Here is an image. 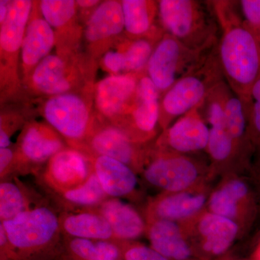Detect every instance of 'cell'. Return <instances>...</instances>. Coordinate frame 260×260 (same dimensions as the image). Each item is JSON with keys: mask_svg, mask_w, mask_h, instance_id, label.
<instances>
[{"mask_svg": "<svg viewBox=\"0 0 260 260\" xmlns=\"http://www.w3.org/2000/svg\"><path fill=\"white\" fill-rule=\"evenodd\" d=\"M210 2L220 27L217 53L224 78L246 101L260 77V41L243 21L237 1Z\"/></svg>", "mask_w": 260, "mask_h": 260, "instance_id": "6da1fadb", "label": "cell"}, {"mask_svg": "<svg viewBox=\"0 0 260 260\" xmlns=\"http://www.w3.org/2000/svg\"><path fill=\"white\" fill-rule=\"evenodd\" d=\"M158 20L165 34L193 50L208 51L218 45L220 27L210 1L160 0Z\"/></svg>", "mask_w": 260, "mask_h": 260, "instance_id": "7a4b0ae2", "label": "cell"}, {"mask_svg": "<svg viewBox=\"0 0 260 260\" xmlns=\"http://www.w3.org/2000/svg\"><path fill=\"white\" fill-rule=\"evenodd\" d=\"M1 223L18 260L55 259L62 234L51 207H37Z\"/></svg>", "mask_w": 260, "mask_h": 260, "instance_id": "3957f363", "label": "cell"}, {"mask_svg": "<svg viewBox=\"0 0 260 260\" xmlns=\"http://www.w3.org/2000/svg\"><path fill=\"white\" fill-rule=\"evenodd\" d=\"M224 81L216 47L162 95L159 119L160 131L181 116L198 109Z\"/></svg>", "mask_w": 260, "mask_h": 260, "instance_id": "277c9868", "label": "cell"}, {"mask_svg": "<svg viewBox=\"0 0 260 260\" xmlns=\"http://www.w3.org/2000/svg\"><path fill=\"white\" fill-rule=\"evenodd\" d=\"M140 174L160 192L189 190L208 184L213 177L210 165L191 155L159 150L154 148L153 142Z\"/></svg>", "mask_w": 260, "mask_h": 260, "instance_id": "5b68a950", "label": "cell"}, {"mask_svg": "<svg viewBox=\"0 0 260 260\" xmlns=\"http://www.w3.org/2000/svg\"><path fill=\"white\" fill-rule=\"evenodd\" d=\"M229 86L226 82L218 85L198 108L209 128L207 153L213 177L218 173H236L238 164L244 158L229 133L224 115V101Z\"/></svg>", "mask_w": 260, "mask_h": 260, "instance_id": "8992f818", "label": "cell"}, {"mask_svg": "<svg viewBox=\"0 0 260 260\" xmlns=\"http://www.w3.org/2000/svg\"><path fill=\"white\" fill-rule=\"evenodd\" d=\"M34 2L11 1L9 13L0 25L1 100L16 93L20 87V52Z\"/></svg>", "mask_w": 260, "mask_h": 260, "instance_id": "52a82bcc", "label": "cell"}, {"mask_svg": "<svg viewBox=\"0 0 260 260\" xmlns=\"http://www.w3.org/2000/svg\"><path fill=\"white\" fill-rule=\"evenodd\" d=\"M43 115L67 144L76 150L83 145L97 123L90 102L83 95L75 93L49 97L43 107Z\"/></svg>", "mask_w": 260, "mask_h": 260, "instance_id": "ba28073f", "label": "cell"}, {"mask_svg": "<svg viewBox=\"0 0 260 260\" xmlns=\"http://www.w3.org/2000/svg\"><path fill=\"white\" fill-rule=\"evenodd\" d=\"M161 96L148 75H140L134 101L121 117L112 123L133 143L146 145L160 134V102ZM161 132V131H160Z\"/></svg>", "mask_w": 260, "mask_h": 260, "instance_id": "9c48e42d", "label": "cell"}, {"mask_svg": "<svg viewBox=\"0 0 260 260\" xmlns=\"http://www.w3.org/2000/svg\"><path fill=\"white\" fill-rule=\"evenodd\" d=\"M210 51L193 50L164 32L154 48L145 74L162 97L178 80L194 69Z\"/></svg>", "mask_w": 260, "mask_h": 260, "instance_id": "30bf717a", "label": "cell"}, {"mask_svg": "<svg viewBox=\"0 0 260 260\" xmlns=\"http://www.w3.org/2000/svg\"><path fill=\"white\" fill-rule=\"evenodd\" d=\"M64 148L62 137L49 124L31 121L25 124L15 148L14 177L39 174L43 165Z\"/></svg>", "mask_w": 260, "mask_h": 260, "instance_id": "8fae6325", "label": "cell"}, {"mask_svg": "<svg viewBox=\"0 0 260 260\" xmlns=\"http://www.w3.org/2000/svg\"><path fill=\"white\" fill-rule=\"evenodd\" d=\"M150 143L137 144L112 124L96 123L78 150L87 156H106L115 159L140 174L148 156Z\"/></svg>", "mask_w": 260, "mask_h": 260, "instance_id": "7c38bea8", "label": "cell"}, {"mask_svg": "<svg viewBox=\"0 0 260 260\" xmlns=\"http://www.w3.org/2000/svg\"><path fill=\"white\" fill-rule=\"evenodd\" d=\"M83 75L84 67L75 54H49L37 65L25 83L36 93L49 97L78 93L76 88Z\"/></svg>", "mask_w": 260, "mask_h": 260, "instance_id": "4fadbf2b", "label": "cell"}, {"mask_svg": "<svg viewBox=\"0 0 260 260\" xmlns=\"http://www.w3.org/2000/svg\"><path fill=\"white\" fill-rule=\"evenodd\" d=\"M183 224L196 254L218 256L225 254L240 232L241 227L230 219L205 210Z\"/></svg>", "mask_w": 260, "mask_h": 260, "instance_id": "5bb4252c", "label": "cell"}, {"mask_svg": "<svg viewBox=\"0 0 260 260\" xmlns=\"http://www.w3.org/2000/svg\"><path fill=\"white\" fill-rule=\"evenodd\" d=\"M39 173V183L49 194L81 186L93 173L91 160L76 149L66 148L54 155Z\"/></svg>", "mask_w": 260, "mask_h": 260, "instance_id": "9a60e30c", "label": "cell"}, {"mask_svg": "<svg viewBox=\"0 0 260 260\" xmlns=\"http://www.w3.org/2000/svg\"><path fill=\"white\" fill-rule=\"evenodd\" d=\"M210 192L208 184L189 190L160 192L148 200L145 221L169 220L179 223L190 221L206 210Z\"/></svg>", "mask_w": 260, "mask_h": 260, "instance_id": "2e32d148", "label": "cell"}, {"mask_svg": "<svg viewBox=\"0 0 260 260\" xmlns=\"http://www.w3.org/2000/svg\"><path fill=\"white\" fill-rule=\"evenodd\" d=\"M208 141L209 128L196 109L181 116L160 132L153 145L161 151L191 155L206 151Z\"/></svg>", "mask_w": 260, "mask_h": 260, "instance_id": "e0dca14e", "label": "cell"}, {"mask_svg": "<svg viewBox=\"0 0 260 260\" xmlns=\"http://www.w3.org/2000/svg\"><path fill=\"white\" fill-rule=\"evenodd\" d=\"M141 75H110L95 85V107L102 116L113 123L126 112L134 101Z\"/></svg>", "mask_w": 260, "mask_h": 260, "instance_id": "ac0fdd59", "label": "cell"}, {"mask_svg": "<svg viewBox=\"0 0 260 260\" xmlns=\"http://www.w3.org/2000/svg\"><path fill=\"white\" fill-rule=\"evenodd\" d=\"M38 5L34 3L20 52V73L25 83L37 65L49 55L56 44L55 31L43 18Z\"/></svg>", "mask_w": 260, "mask_h": 260, "instance_id": "d6986e66", "label": "cell"}, {"mask_svg": "<svg viewBox=\"0 0 260 260\" xmlns=\"http://www.w3.org/2000/svg\"><path fill=\"white\" fill-rule=\"evenodd\" d=\"M226 177L211 190L206 210L230 219L241 227L249 210L250 190L237 173L228 174Z\"/></svg>", "mask_w": 260, "mask_h": 260, "instance_id": "ffe728a7", "label": "cell"}, {"mask_svg": "<svg viewBox=\"0 0 260 260\" xmlns=\"http://www.w3.org/2000/svg\"><path fill=\"white\" fill-rule=\"evenodd\" d=\"M124 30L121 1L108 0L93 10L85 24L84 36L93 52H102L103 47H107Z\"/></svg>", "mask_w": 260, "mask_h": 260, "instance_id": "44dd1931", "label": "cell"}, {"mask_svg": "<svg viewBox=\"0 0 260 260\" xmlns=\"http://www.w3.org/2000/svg\"><path fill=\"white\" fill-rule=\"evenodd\" d=\"M147 223L150 246L169 260H191L196 256L194 247L183 224L169 220Z\"/></svg>", "mask_w": 260, "mask_h": 260, "instance_id": "7402d4cb", "label": "cell"}, {"mask_svg": "<svg viewBox=\"0 0 260 260\" xmlns=\"http://www.w3.org/2000/svg\"><path fill=\"white\" fill-rule=\"evenodd\" d=\"M88 210L100 214L106 219L116 241H135L146 232L145 218L132 205L119 198H108L95 208Z\"/></svg>", "mask_w": 260, "mask_h": 260, "instance_id": "603a6c76", "label": "cell"}, {"mask_svg": "<svg viewBox=\"0 0 260 260\" xmlns=\"http://www.w3.org/2000/svg\"><path fill=\"white\" fill-rule=\"evenodd\" d=\"M94 174L109 198H130L137 192L138 179L133 169L119 160L106 156H88Z\"/></svg>", "mask_w": 260, "mask_h": 260, "instance_id": "cb8c5ba5", "label": "cell"}, {"mask_svg": "<svg viewBox=\"0 0 260 260\" xmlns=\"http://www.w3.org/2000/svg\"><path fill=\"white\" fill-rule=\"evenodd\" d=\"M61 234L64 237L115 240L112 228L100 214L90 210H62L59 215Z\"/></svg>", "mask_w": 260, "mask_h": 260, "instance_id": "d4e9b609", "label": "cell"}, {"mask_svg": "<svg viewBox=\"0 0 260 260\" xmlns=\"http://www.w3.org/2000/svg\"><path fill=\"white\" fill-rule=\"evenodd\" d=\"M124 30L129 39L161 37V27H156L155 20L158 18V1L150 0H122Z\"/></svg>", "mask_w": 260, "mask_h": 260, "instance_id": "484cf974", "label": "cell"}, {"mask_svg": "<svg viewBox=\"0 0 260 260\" xmlns=\"http://www.w3.org/2000/svg\"><path fill=\"white\" fill-rule=\"evenodd\" d=\"M54 260H122L121 241L62 236L60 249Z\"/></svg>", "mask_w": 260, "mask_h": 260, "instance_id": "4316f807", "label": "cell"}, {"mask_svg": "<svg viewBox=\"0 0 260 260\" xmlns=\"http://www.w3.org/2000/svg\"><path fill=\"white\" fill-rule=\"evenodd\" d=\"M46 204L47 203L41 195L27 187L18 177L0 183L1 222Z\"/></svg>", "mask_w": 260, "mask_h": 260, "instance_id": "83f0119b", "label": "cell"}, {"mask_svg": "<svg viewBox=\"0 0 260 260\" xmlns=\"http://www.w3.org/2000/svg\"><path fill=\"white\" fill-rule=\"evenodd\" d=\"M52 196L66 211L91 209L109 198L94 172L81 186Z\"/></svg>", "mask_w": 260, "mask_h": 260, "instance_id": "f1b7e54d", "label": "cell"}, {"mask_svg": "<svg viewBox=\"0 0 260 260\" xmlns=\"http://www.w3.org/2000/svg\"><path fill=\"white\" fill-rule=\"evenodd\" d=\"M41 13L51 28L55 30L56 39L66 36L74 26L77 16L76 1L43 0L39 3Z\"/></svg>", "mask_w": 260, "mask_h": 260, "instance_id": "f546056e", "label": "cell"}, {"mask_svg": "<svg viewBox=\"0 0 260 260\" xmlns=\"http://www.w3.org/2000/svg\"><path fill=\"white\" fill-rule=\"evenodd\" d=\"M161 37L128 39L120 44L125 61V74L141 75L145 73L147 64L155 45Z\"/></svg>", "mask_w": 260, "mask_h": 260, "instance_id": "4dcf8cb0", "label": "cell"}, {"mask_svg": "<svg viewBox=\"0 0 260 260\" xmlns=\"http://www.w3.org/2000/svg\"><path fill=\"white\" fill-rule=\"evenodd\" d=\"M244 102L247 109L251 146L256 145L260 148V77L251 88L249 97Z\"/></svg>", "mask_w": 260, "mask_h": 260, "instance_id": "1f68e13d", "label": "cell"}, {"mask_svg": "<svg viewBox=\"0 0 260 260\" xmlns=\"http://www.w3.org/2000/svg\"><path fill=\"white\" fill-rule=\"evenodd\" d=\"M122 260H169L150 246L140 242H121Z\"/></svg>", "mask_w": 260, "mask_h": 260, "instance_id": "d6a6232c", "label": "cell"}, {"mask_svg": "<svg viewBox=\"0 0 260 260\" xmlns=\"http://www.w3.org/2000/svg\"><path fill=\"white\" fill-rule=\"evenodd\" d=\"M243 21L260 41V0L237 1Z\"/></svg>", "mask_w": 260, "mask_h": 260, "instance_id": "836d02e7", "label": "cell"}, {"mask_svg": "<svg viewBox=\"0 0 260 260\" xmlns=\"http://www.w3.org/2000/svg\"><path fill=\"white\" fill-rule=\"evenodd\" d=\"M102 65L111 75H125V61L119 48L107 51L103 56Z\"/></svg>", "mask_w": 260, "mask_h": 260, "instance_id": "e575fe53", "label": "cell"}, {"mask_svg": "<svg viewBox=\"0 0 260 260\" xmlns=\"http://www.w3.org/2000/svg\"><path fill=\"white\" fill-rule=\"evenodd\" d=\"M22 119L19 117H12L1 115L0 125V148H9L11 145V137L16 130L21 126Z\"/></svg>", "mask_w": 260, "mask_h": 260, "instance_id": "d590c367", "label": "cell"}, {"mask_svg": "<svg viewBox=\"0 0 260 260\" xmlns=\"http://www.w3.org/2000/svg\"><path fill=\"white\" fill-rule=\"evenodd\" d=\"M15 148H0V179L8 180L14 177Z\"/></svg>", "mask_w": 260, "mask_h": 260, "instance_id": "8d00e7d4", "label": "cell"}, {"mask_svg": "<svg viewBox=\"0 0 260 260\" xmlns=\"http://www.w3.org/2000/svg\"><path fill=\"white\" fill-rule=\"evenodd\" d=\"M0 260H18L2 223H0Z\"/></svg>", "mask_w": 260, "mask_h": 260, "instance_id": "74e56055", "label": "cell"}, {"mask_svg": "<svg viewBox=\"0 0 260 260\" xmlns=\"http://www.w3.org/2000/svg\"><path fill=\"white\" fill-rule=\"evenodd\" d=\"M11 1L1 0L0 1V25L4 23L8 17L10 10V5Z\"/></svg>", "mask_w": 260, "mask_h": 260, "instance_id": "f35d334b", "label": "cell"}, {"mask_svg": "<svg viewBox=\"0 0 260 260\" xmlns=\"http://www.w3.org/2000/svg\"><path fill=\"white\" fill-rule=\"evenodd\" d=\"M77 7H79L80 9L88 10L96 8L101 4V1L97 0H79L76 1Z\"/></svg>", "mask_w": 260, "mask_h": 260, "instance_id": "ab89813d", "label": "cell"}, {"mask_svg": "<svg viewBox=\"0 0 260 260\" xmlns=\"http://www.w3.org/2000/svg\"><path fill=\"white\" fill-rule=\"evenodd\" d=\"M254 259L255 260H260V245L258 249H256L255 254H254Z\"/></svg>", "mask_w": 260, "mask_h": 260, "instance_id": "60d3db41", "label": "cell"}, {"mask_svg": "<svg viewBox=\"0 0 260 260\" xmlns=\"http://www.w3.org/2000/svg\"><path fill=\"white\" fill-rule=\"evenodd\" d=\"M38 260H54V259H38Z\"/></svg>", "mask_w": 260, "mask_h": 260, "instance_id": "b9f144b4", "label": "cell"}]
</instances>
